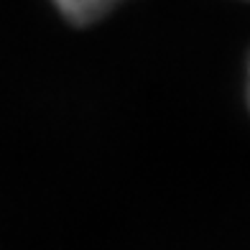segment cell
<instances>
[{
	"mask_svg": "<svg viewBox=\"0 0 250 250\" xmlns=\"http://www.w3.org/2000/svg\"><path fill=\"white\" fill-rule=\"evenodd\" d=\"M120 3V0H54V5L74 23H92Z\"/></svg>",
	"mask_w": 250,
	"mask_h": 250,
	"instance_id": "obj_1",
	"label": "cell"
}]
</instances>
